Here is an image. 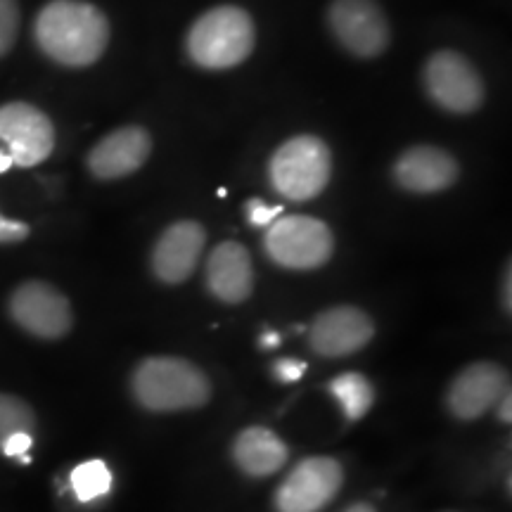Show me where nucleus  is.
<instances>
[{"instance_id":"f257e3e1","label":"nucleus","mask_w":512,"mask_h":512,"mask_svg":"<svg viewBox=\"0 0 512 512\" xmlns=\"http://www.w3.org/2000/svg\"><path fill=\"white\" fill-rule=\"evenodd\" d=\"M34 41L62 67H91L110 46V19L86 0H50L36 15Z\"/></svg>"},{"instance_id":"f03ea898","label":"nucleus","mask_w":512,"mask_h":512,"mask_svg":"<svg viewBox=\"0 0 512 512\" xmlns=\"http://www.w3.org/2000/svg\"><path fill=\"white\" fill-rule=\"evenodd\" d=\"M256 46L254 19L238 5H216L202 12L185 34V53L209 72L240 67Z\"/></svg>"},{"instance_id":"7ed1b4c3","label":"nucleus","mask_w":512,"mask_h":512,"mask_svg":"<svg viewBox=\"0 0 512 512\" xmlns=\"http://www.w3.org/2000/svg\"><path fill=\"white\" fill-rule=\"evenodd\" d=\"M133 396L155 413L202 408L211 399V382L195 363L176 356H152L138 363L131 377Z\"/></svg>"},{"instance_id":"20e7f679","label":"nucleus","mask_w":512,"mask_h":512,"mask_svg":"<svg viewBox=\"0 0 512 512\" xmlns=\"http://www.w3.org/2000/svg\"><path fill=\"white\" fill-rule=\"evenodd\" d=\"M332 178V152L323 138L299 133L287 138L268 159V181L280 197L309 202L323 195Z\"/></svg>"},{"instance_id":"39448f33","label":"nucleus","mask_w":512,"mask_h":512,"mask_svg":"<svg viewBox=\"0 0 512 512\" xmlns=\"http://www.w3.org/2000/svg\"><path fill=\"white\" fill-rule=\"evenodd\" d=\"M264 252L275 266L287 271H313L332 259L335 238L328 223L313 216H280L266 228Z\"/></svg>"},{"instance_id":"423d86ee","label":"nucleus","mask_w":512,"mask_h":512,"mask_svg":"<svg viewBox=\"0 0 512 512\" xmlns=\"http://www.w3.org/2000/svg\"><path fill=\"white\" fill-rule=\"evenodd\" d=\"M422 86L439 110L472 114L484 105L486 88L482 74L463 53L437 50L422 67Z\"/></svg>"},{"instance_id":"0eeeda50","label":"nucleus","mask_w":512,"mask_h":512,"mask_svg":"<svg viewBox=\"0 0 512 512\" xmlns=\"http://www.w3.org/2000/svg\"><path fill=\"white\" fill-rule=\"evenodd\" d=\"M328 27L339 46L361 60L380 57L392 41L387 15L377 0H332Z\"/></svg>"},{"instance_id":"6e6552de","label":"nucleus","mask_w":512,"mask_h":512,"mask_svg":"<svg viewBox=\"0 0 512 512\" xmlns=\"http://www.w3.org/2000/svg\"><path fill=\"white\" fill-rule=\"evenodd\" d=\"M10 318L38 339H62L74 325L69 299L55 285L43 280H27L17 285L8 299Z\"/></svg>"},{"instance_id":"1a4fd4ad","label":"nucleus","mask_w":512,"mask_h":512,"mask_svg":"<svg viewBox=\"0 0 512 512\" xmlns=\"http://www.w3.org/2000/svg\"><path fill=\"white\" fill-rule=\"evenodd\" d=\"M344 484V467L330 456L304 458L275 491L278 512H320L335 501Z\"/></svg>"},{"instance_id":"9d476101","label":"nucleus","mask_w":512,"mask_h":512,"mask_svg":"<svg viewBox=\"0 0 512 512\" xmlns=\"http://www.w3.org/2000/svg\"><path fill=\"white\" fill-rule=\"evenodd\" d=\"M0 143L8 147L12 164L31 169L53 155L55 126L29 102H8L0 105Z\"/></svg>"},{"instance_id":"9b49d317","label":"nucleus","mask_w":512,"mask_h":512,"mask_svg":"<svg viewBox=\"0 0 512 512\" xmlns=\"http://www.w3.org/2000/svg\"><path fill=\"white\" fill-rule=\"evenodd\" d=\"M375 335V325L358 306H332L313 318L309 330L311 349L320 356L342 358L368 347Z\"/></svg>"},{"instance_id":"f8f14e48","label":"nucleus","mask_w":512,"mask_h":512,"mask_svg":"<svg viewBox=\"0 0 512 512\" xmlns=\"http://www.w3.org/2000/svg\"><path fill=\"white\" fill-rule=\"evenodd\" d=\"M207 245V230L197 221H176L152 247L150 266L159 283L181 285L195 273Z\"/></svg>"},{"instance_id":"ddd939ff","label":"nucleus","mask_w":512,"mask_h":512,"mask_svg":"<svg viewBox=\"0 0 512 512\" xmlns=\"http://www.w3.org/2000/svg\"><path fill=\"white\" fill-rule=\"evenodd\" d=\"M152 136L143 126H121L107 133L88 152L86 166L98 181H119L136 174L150 159Z\"/></svg>"},{"instance_id":"4468645a","label":"nucleus","mask_w":512,"mask_h":512,"mask_svg":"<svg viewBox=\"0 0 512 512\" xmlns=\"http://www.w3.org/2000/svg\"><path fill=\"white\" fill-rule=\"evenodd\" d=\"M399 188L415 195H437L458 181L460 166L451 152L434 145H415L403 150L392 166Z\"/></svg>"},{"instance_id":"2eb2a0df","label":"nucleus","mask_w":512,"mask_h":512,"mask_svg":"<svg viewBox=\"0 0 512 512\" xmlns=\"http://www.w3.org/2000/svg\"><path fill=\"white\" fill-rule=\"evenodd\" d=\"M508 373L491 361H477L460 370L446 392L448 411L458 420H477L508 389Z\"/></svg>"},{"instance_id":"dca6fc26","label":"nucleus","mask_w":512,"mask_h":512,"mask_svg":"<svg viewBox=\"0 0 512 512\" xmlns=\"http://www.w3.org/2000/svg\"><path fill=\"white\" fill-rule=\"evenodd\" d=\"M204 280H207L209 292L219 302H247L254 290V264L249 249L233 240L216 245L204 266Z\"/></svg>"},{"instance_id":"f3484780","label":"nucleus","mask_w":512,"mask_h":512,"mask_svg":"<svg viewBox=\"0 0 512 512\" xmlns=\"http://www.w3.org/2000/svg\"><path fill=\"white\" fill-rule=\"evenodd\" d=\"M290 458V448L266 427H247L233 441V460L249 477H271Z\"/></svg>"},{"instance_id":"a211bd4d","label":"nucleus","mask_w":512,"mask_h":512,"mask_svg":"<svg viewBox=\"0 0 512 512\" xmlns=\"http://www.w3.org/2000/svg\"><path fill=\"white\" fill-rule=\"evenodd\" d=\"M332 399L339 403L347 420L356 422L373 408L375 389L366 375L361 373H344L337 375L335 380L328 384Z\"/></svg>"},{"instance_id":"6ab92c4d","label":"nucleus","mask_w":512,"mask_h":512,"mask_svg":"<svg viewBox=\"0 0 512 512\" xmlns=\"http://www.w3.org/2000/svg\"><path fill=\"white\" fill-rule=\"evenodd\" d=\"M69 482H72L74 494L81 503H91L110 494L112 472L102 460H86V463L74 467Z\"/></svg>"},{"instance_id":"aec40b11","label":"nucleus","mask_w":512,"mask_h":512,"mask_svg":"<svg viewBox=\"0 0 512 512\" xmlns=\"http://www.w3.org/2000/svg\"><path fill=\"white\" fill-rule=\"evenodd\" d=\"M15 432H36V413L27 401L15 394L0 392V441Z\"/></svg>"},{"instance_id":"412c9836","label":"nucleus","mask_w":512,"mask_h":512,"mask_svg":"<svg viewBox=\"0 0 512 512\" xmlns=\"http://www.w3.org/2000/svg\"><path fill=\"white\" fill-rule=\"evenodd\" d=\"M19 3L17 0H0V57H5L17 43L19 36Z\"/></svg>"},{"instance_id":"4be33fe9","label":"nucleus","mask_w":512,"mask_h":512,"mask_svg":"<svg viewBox=\"0 0 512 512\" xmlns=\"http://www.w3.org/2000/svg\"><path fill=\"white\" fill-rule=\"evenodd\" d=\"M245 214L254 228H268L275 219L283 216V207L280 204H266L264 200H249Z\"/></svg>"},{"instance_id":"5701e85b","label":"nucleus","mask_w":512,"mask_h":512,"mask_svg":"<svg viewBox=\"0 0 512 512\" xmlns=\"http://www.w3.org/2000/svg\"><path fill=\"white\" fill-rule=\"evenodd\" d=\"M34 446V434L29 432H15L10 434V437H5L0 441V448H3V453L8 458H19L22 463H29V448Z\"/></svg>"},{"instance_id":"b1692460","label":"nucleus","mask_w":512,"mask_h":512,"mask_svg":"<svg viewBox=\"0 0 512 512\" xmlns=\"http://www.w3.org/2000/svg\"><path fill=\"white\" fill-rule=\"evenodd\" d=\"M304 373H306V361H299V358H280V361L273 366V375L285 384L299 382Z\"/></svg>"},{"instance_id":"393cba45","label":"nucleus","mask_w":512,"mask_h":512,"mask_svg":"<svg viewBox=\"0 0 512 512\" xmlns=\"http://www.w3.org/2000/svg\"><path fill=\"white\" fill-rule=\"evenodd\" d=\"M31 228L22 221H10L0 216V245H15V242L27 240Z\"/></svg>"},{"instance_id":"a878e982","label":"nucleus","mask_w":512,"mask_h":512,"mask_svg":"<svg viewBox=\"0 0 512 512\" xmlns=\"http://www.w3.org/2000/svg\"><path fill=\"white\" fill-rule=\"evenodd\" d=\"M498 403V420L501 422H510L512 415H510V406H512V396H510V387L505 389L501 394V399L496 401Z\"/></svg>"},{"instance_id":"bb28decb","label":"nucleus","mask_w":512,"mask_h":512,"mask_svg":"<svg viewBox=\"0 0 512 512\" xmlns=\"http://www.w3.org/2000/svg\"><path fill=\"white\" fill-rule=\"evenodd\" d=\"M510 266H505V275H503V285H501V302H503V309L505 313H510L512 309V299H510Z\"/></svg>"},{"instance_id":"cd10ccee","label":"nucleus","mask_w":512,"mask_h":512,"mask_svg":"<svg viewBox=\"0 0 512 512\" xmlns=\"http://www.w3.org/2000/svg\"><path fill=\"white\" fill-rule=\"evenodd\" d=\"M259 342H261V347H264V349H275L280 344V335H278V332L268 330V332H264V335H261Z\"/></svg>"},{"instance_id":"c85d7f7f","label":"nucleus","mask_w":512,"mask_h":512,"mask_svg":"<svg viewBox=\"0 0 512 512\" xmlns=\"http://www.w3.org/2000/svg\"><path fill=\"white\" fill-rule=\"evenodd\" d=\"M12 166H15V164H12V157H10L5 150H0V174H5V171H10Z\"/></svg>"},{"instance_id":"c756f323","label":"nucleus","mask_w":512,"mask_h":512,"mask_svg":"<svg viewBox=\"0 0 512 512\" xmlns=\"http://www.w3.org/2000/svg\"><path fill=\"white\" fill-rule=\"evenodd\" d=\"M344 512H375V508L370 503H354L351 508H347Z\"/></svg>"}]
</instances>
